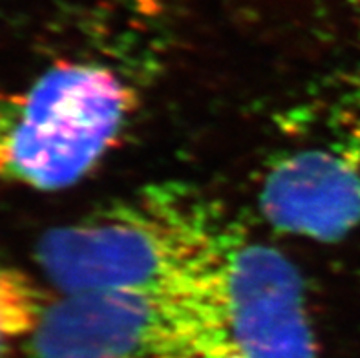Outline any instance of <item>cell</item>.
<instances>
[{
    "label": "cell",
    "instance_id": "1",
    "mask_svg": "<svg viewBox=\"0 0 360 358\" xmlns=\"http://www.w3.org/2000/svg\"><path fill=\"white\" fill-rule=\"evenodd\" d=\"M231 229L198 194L152 186L50 229L35 260L63 295L130 290L216 300Z\"/></svg>",
    "mask_w": 360,
    "mask_h": 358
},
{
    "label": "cell",
    "instance_id": "2",
    "mask_svg": "<svg viewBox=\"0 0 360 358\" xmlns=\"http://www.w3.org/2000/svg\"><path fill=\"white\" fill-rule=\"evenodd\" d=\"M134 105L112 70L55 64L0 97V179L44 192L77 183L121 137Z\"/></svg>",
    "mask_w": 360,
    "mask_h": 358
},
{
    "label": "cell",
    "instance_id": "3",
    "mask_svg": "<svg viewBox=\"0 0 360 358\" xmlns=\"http://www.w3.org/2000/svg\"><path fill=\"white\" fill-rule=\"evenodd\" d=\"M225 335L218 300L130 290L48 302L26 342L30 358H170Z\"/></svg>",
    "mask_w": 360,
    "mask_h": 358
},
{
    "label": "cell",
    "instance_id": "4",
    "mask_svg": "<svg viewBox=\"0 0 360 358\" xmlns=\"http://www.w3.org/2000/svg\"><path fill=\"white\" fill-rule=\"evenodd\" d=\"M218 307L225 335L247 358H316L297 267L238 229L225 245Z\"/></svg>",
    "mask_w": 360,
    "mask_h": 358
},
{
    "label": "cell",
    "instance_id": "5",
    "mask_svg": "<svg viewBox=\"0 0 360 358\" xmlns=\"http://www.w3.org/2000/svg\"><path fill=\"white\" fill-rule=\"evenodd\" d=\"M260 209L274 229L338 240L360 225V130L349 148H311L271 167Z\"/></svg>",
    "mask_w": 360,
    "mask_h": 358
},
{
    "label": "cell",
    "instance_id": "6",
    "mask_svg": "<svg viewBox=\"0 0 360 358\" xmlns=\"http://www.w3.org/2000/svg\"><path fill=\"white\" fill-rule=\"evenodd\" d=\"M46 304L26 272L0 263V358H15L32 336Z\"/></svg>",
    "mask_w": 360,
    "mask_h": 358
},
{
    "label": "cell",
    "instance_id": "7",
    "mask_svg": "<svg viewBox=\"0 0 360 358\" xmlns=\"http://www.w3.org/2000/svg\"><path fill=\"white\" fill-rule=\"evenodd\" d=\"M187 358H247L236 345L231 344L227 338L209 342V344L198 347L194 353L188 354Z\"/></svg>",
    "mask_w": 360,
    "mask_h": 358
},
{
    "label": "cell",
    "instance_id": "8",
    "mask_svg": "<svg viewBox=\"0 0 360 358\" xmlns=\"http://www.w3.org/2000/svg\"><path fill=\"white\" fill-rule=\"evenodd\" d=\"M355 2H359V4H360V0H355Z\"/></svg>",
    "mask_w": 360,
    "mask_h": 358
}]
</instances>
